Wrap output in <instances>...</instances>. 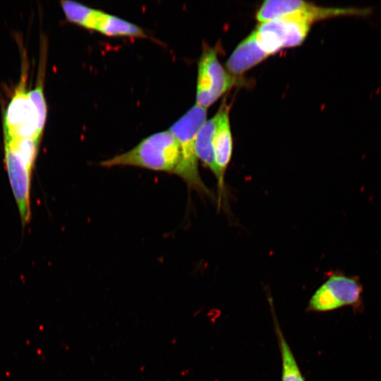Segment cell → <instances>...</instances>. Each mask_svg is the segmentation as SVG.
Listing matches in <instances>:
<instances>
[{
	"mask_svg": "<svg viewBox=\"0 0 381 381\" xmlns=\"http://www.w3.org/2000/svg\"><path fill=\"white\" fill-rule=\"evenodd\" d=\"M181 152L174 135L169 131L146 137L135 147L102 161V167H134L176 175Z\"/></svg>",
	"mask_w": 381,
	"mask_h": 381,
	"instance_id": "1",
	"label": "cell"
},
{
	"mask_svg": "<svg viewBox=\"0 0 381 381\" xmlns=\"http://www.w3.org/2000/svg\"><path fill=\"white\" fill-rule=\"evenodd\" d=\"M206 118L207 109L195 104L177 120L169 131L176 138L181 152V163L176 176H179L189 188L203 195L212 197V191L200 177L195 152L197 134L207 120Z\"/></svg>",
	"mask_w": 381,
	"mask_h": 381,
	"instance_id": "2",
	"label": "cell"
},
{
	"mask_svg": "<svg viewBox=\"0 0 381 381\" xmlns=\"http://www.w3.org/2000/svg\"><path fill=\"white\" fill-rule=\"evenodd\" d=\"M373 12L372 7H323L301 0L265 1L256 13L259 23L286 16H294L311 25L314 22L339 16L366 18Z\"/></svg>",
	"mask_w": 381,
	"mask_h": 381,
	"instance_id": "3",
	"label": "cell"
},
{
	"mask_svg": "<svg viewBox=\"0 0 381 381\" xmlns=\"http://www.w3.org/2000/svg\"><path fill=\"white\" fill-rule=\"evenodd\" d=\"M28 66L23 61L20 80L4 113V139L35 138L41 140L37 117L27 90Z\"/></svg>",
	"mask_w": 381,
	"mask_h": 381,
	"instance_id": "4",
	"label": "cell"
},
{
	"mask_svg": "<svg viewBox=\"0 0 381 381\" xmlns=\"http://www.w3.org/2000/svg\"><path fill=\"white\" fill-rule=\"evenodd\" d=\"M362 286L357 277L339 272L328 274L327 280L311 296L308 310L327 312L361 304Z\"/></svg>",
	"mask_w": 381,
	"mask_h": 381,
	"instance_id": "5",
	"label": "cell"
},
{
	"mask_svg": "<svg viewBox=\"0 0 381 381\" xmlns=\"http://www.w3.org/2000/svg\"><path fill=\"white\" fill-rule=\"evenodd\" d=\"M234 83L232 75L220 64L216 49L204 46L198 63L195 104L207 109Z\"/></svg>",
	"mask_w": 381,
	"mask_h": 381,
	"instance_id": "6",
	"label": "cell"
},
{
	"mask_svg": "<svg viewBox=\"0 0 381 381\" xmlns=\"http://www.w3.org/2000/svg\"><path fill=\"white\" fill-rule=\"evenodd\" d=\"M310 28L308 22L286 16L261 23L253 32L259 47L270 56L283 48L300 45Z\"/></svg>",
	"mask_w": 381,
	"mask_h": 381,
	"instance_id": "7",
	"label": "cell"
},
{
	"mask_svg": "<svg viewBox=\"0 0 381 381\" xmlns=\"http://www.w3.org/2000/svg\"><path fill=\"white\" fill-rule=\"evenodd\" d=\"M217 112L219 119L213 138L212 146L216 167L215 177L218 189L217 202L219 207L222 196L225 194L224 177L232 157L233 140L229 107L226 105L221 107Z\"/></svg>",
	"mask_w": 381,
	"mask_h": 381,
	"instance_id": "8",
	"label": "cell"
},
{
	"mask_svg": "<svg viewBox=\"0 0 381 381\" xmlns=\"http://www.w3.org/2000/svg\"><path fill=\"white\" fill-rule=\"evenodd\" d=\"M269 55L259 47L254 32L243 40L226 62L227 71L239 75L256 66Z\"/></svg>",
	"mask_w": 381,
	"mask_h": 381,
	"instance_id": "9",
	"label": "cell"
},
{
	"mask_svg": "<svg viewBox=\"0 0 381 381\" xmlns=\"http://www.w3.org/2000/svg\"><path fill=\"white\" fill-rule=\"evenodd\" d=\"M47 54V40L44 38H41L40 61L36 82L34 89L28 91V96L35 110L38 121V129L42 134H43L47 115V107L44 94Z\"/></svg>",
	"mask_w": 381,
	"mask_h": 381,
	"instance_id": "10",
	"label": "cell"
},
{
	"mask_svg": "<svg viewBox=\"0 0 381 381\" xmlns=\"http://www.w3.org/2000/svg\"><path fill=\"white\" fill-rule=\"evenodd\" d=\"M219 119L218 112L206 120L200 128L195 141V152L198 159L216 175V167L213 152L212 141Z\"/></svg>",
	"mask_w": 381,
	"mask_h": 381,
	"instance_id": "11",
	"label": "cell"
},
{
	"mask_svg": "<svg viewBox=\"0 0 381 381\" xmlns=\"http://www.w3.org/2000/svg\"><path fill=\"white\" fill-rule=\"evenodd\" d=\"M95 31L109 37H147L138 25L104 11L102 12Z\"/></svg>",
	"mask_w": 381,
	"mask_h": 381,
	"instance_id": "12",
	"label": "cell"
},
{
	"mask_svg": "<svg viewBox=\"0 0 381 381\" xmlns=\"http://www.w3.org/2000/svg\"><path fill=\"white\" fill-rule=\"evenodd\" d=\"M61 8L70 23L95 30L102 11L73 1H61Z\"/></svg>",
	"mask_w": 381,
	"mask_h": 381,
	"instance_id": "13",
	"label": "cell"
},
{
	"mask_svg": "<svg viewBox=\"0 0 381 381\" xmlns=\"http://www.w3.org/2000/svg\"><path fill=\"white\" fill-rule=\"evenodd\" d=\"M274 318L282 357V381H306L274 315Z\"/></svg>",
	"mask_w": 381,
	"mask_h": 381,
	"instance_id": "14",
	"label": "cell"
}]
</instances>
